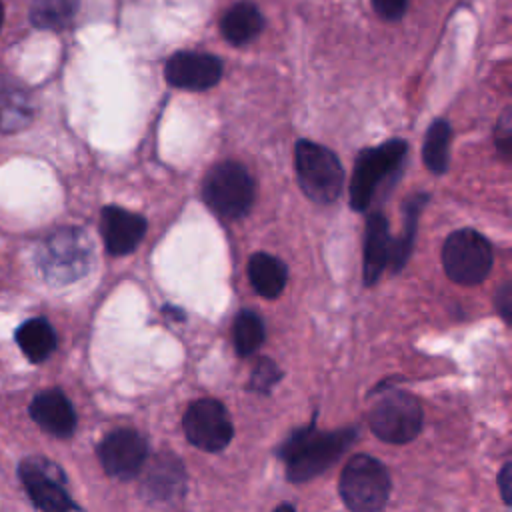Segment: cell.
Instances as JSON below:
<instances>
[{
	"mask_svg": "<svg viewBox=\"0 0 512 512\" xmlns=\"http://www.w3.org/2000/svg\"><path fill=\"white\" fill-rule=\"evenodd\" d=\"M510 144H512V136H510V114L506 112L502 116V120L496 126V146L502 150V154L508 158L510 156Z\"/></svg>",
	"mask_w": 512,
	"mask_h": 512,
	"instance_id": "26",
	"label": "cell"
},
{
	"mask_svg": "<svg viewBox=\"0 0 512 512\" xmlns=\"http://www.w3.org/2000/svg\"><path fill=\"white\" fill-rule=\"evenodd\" d=\"M406 150V142L394 138L380 146L364 148L358 154L350 180V206L356 212L366 210L382 182L398 172L406 158Z\"/></svg>",
	"mask_w": 512,
	"mask_h": 512,
	"instance_id": "5",
	"label": "cell"
},
{
	"mask_svg": "<svg viewBox=\"0 0 512 512\" xmlns=\"http://www.w3.org/2000/svg\"><path fill=\"white\" fill-rule=\"evenodd\" d=\"M248 278L262 298H276L286 286L288 268L278 256L256 252L248 262Z\"/></svg>",
	"mask_w": 512,
	"mask_h": 512,
	"instance_id": "17",
	"label": "cell"
},
{
	"mask_svg": "<svg viewBox=\"0 0 512 512\" xmlns=\"http://www.w3.org/2000/svg\"><path fill=\"white\" fill-rule=\"evenodd\" d=\"M2 20H4V8H2V2H0V26H2Z\"/></svg>",
	"mask_w": 512,
	"mask_h": 512,
	"instance_id": "31",
	"label": "cell"
},
{
	"mask_svg": "<svg viewBox=\"0 0 512 512\" xmlns=\"http://www.w3.org/2000/svg\"><path fill=\"white\" fill-rule=\"evenodd\" d=\"M494 256L490 242L472 228L452 232L442 248V264L446 276L462 286L480 284L490 268Z\"/></svg>",
	"mask_w": 512,
	"mask_h": 512,
	"instance_id": "7",
	"label": "cell"
},
{
	"mask_svg": "<svg viewBox=\"0 0 512 512\" xmlns=\"http://www.w3.org/2000/svg\"><path fill=\"white\" fill-rule=\"evenodd\" d=\"M368 424L380 440L406 444L414 440L422 428L420 402L408 392H390L372 406Z\"/></svg>",
	"mask_w": 512,
	"mask_h": 512,
	"instance_id": "8",
	"label": "cell"
},
{
	"mask_svg": "<svg viewBox=\"0 0 512 512\" xmlns=\"http://www.w3.org/2000/svg\"><path fill=\"white\" fill-rule=\"evenodd\" d=\"M92 242L80 228L68 226L50 234L36 254L42 278L52 286H64L80 280L92 266Z\"/></svg>",
	"mask_w": 512,
	"mask_h": 512,
	"instance_id": "2",
	"label": "cell"
},
{
	"mask_svg": "<svg viewBox=\"0 0 512 512\" xmlns=\"http://www.w3.org/2000/svg\"><path fill=\"white\" fill-rule=\"evenodd\" d=\"M450 138H452V128H450L448 120L438 118L430 124L426 138H424V146H422L424 164L428 166L430 172L444 174L448 170Z\"/></svg>",
	"mask_w": 512,
	"mask_h": 512,
	"instance_id": "21",
	"label": "cell"
},
{
	"mask_svg": "<svg viewBox=\"0 0 512 512\" xmlns=\"http://www.w3.org/2000/svg\"><path fill=\"white\" fill-rule=\"evenodd\" d=\"M78 0H34L30 20L42 30H62L76 16Z\"/></svg>",
	"mask_w": 512,
	"mask_h": 512,
	"instance_id": "22",
	"label": "cell"
},
{
	"mask_svg": "<svg viewBox=\"0 0 512 512\" xmlns=\"http://www.w3.org/2000/svg\"><path fill=\"white\" fill-rule=\"evenodd\" d=\"M202 196L216 216L236 220L252 208L254 180L242 164L224 160L204 176Z\"/></svg>",
	"mask_w": 512,
	"mask_h": 512,
	"instance_id": "4",
	"label": "cell"
},
{
	"mask_svg": "<svg viewBox=\"0 0 512 512\" xmlns=\"http://www.w3.org/2000/svg\"><path fill=\"white\" fill-rule=\"evenodd\" d=\"M262 14L252 2L234 4L220 20V30L230 44H246L262 30Z\"/></svg>",
	"mask_w": 512,
	"mask_h": 512,
	"instance_id": "18",
	"label": "cell"
},
{
	"mask_svg": "<svg viewBox=\"0 0 512 512\" xmlns=\"http://www.w3.org/2000/svg\"><path fill=\"white\" fill-rule=\"evenodd\" d=\"M182 426L188 442L204 452H218L226 448L234 436L226 408L214 398H200L192 402L184 414Z\"/></svg>",
	"mask_w": 512,
	"mask_h": 512,
	"instance_id": "10",
	"label": "cell"
},
{
	"mask_svg": "<svg viewBox=\"0 0 512 512\" xmlns=\"http://www.w3.org/2000/svg\"><path fill=\"white\" fill-rule=\"evenodd\" d=\"M100 234L104 246L114 256L130 254L146 234V220L120 206H106L100 214Z\"/></svg>",
	"mask_w": 512,
	"mask_h": 512,
	"instance_id": "13",
	"label": "cell"
},
{
	"mask_svg": "<svg viewBox=\"0 0 512 512\" xmlns=\"http://www.w3.org/2000/svg\"><path fill=\"white\" fill-rule=\"evenodd\" d=\"M20 478L36 508L46 512L78 510L80 506L66 492V476L54 462L32 456L20 464Z\"/></svg>",
	"mask_w": 512,
	"mask_h": 512,
	"instance_id": "9",
	"label": "cell"
},
{
	"mask_svg": "<svg viewBox=\"0 0 512 512\" xmlns=\"http://www.w3.org/2000/svg\"><path fill=\"white\" fill-rule=\"evenodd\" d=\"M356 438L354 428L320 432L314 426L300 428L282 444L278 456L286 464L290 482H306L330 468Z\"/></svg>",
	"mask_w": 512,
	"mask_h": 512,
	"instance_id": "1",
	"label": "cell"
},
{
	"mask_svg": "<svg viewBox=\"0 0 512 512\" xmlns=\"http://www.w3.org/2000/svg\"><path fill=\"white\" fill-rule=\"evenodd\" d=\"M168 84L184 90H206L222 76V62L212 54L178 52L166 62Z\"/></svg>",
	"mask_w": 512,
	"mask_h": 512,
	"instance_id": "12",
	"label": "cell"
},
{
	"mask_svg": "<svg viewBox=\"0 0 512 512\" xmlns=\"http://www.w3.org/2000/svg\"><path fill=\"white\" fill-rule=\"evenodd\" d=\"M264 322L256 312L250 310H242L236 320H234V328H232V336H234V348L238 352V356H250L254 354L262 342H264Z\"/></svg>",
	"mask_w": 512,
	"mask_h": 512,
	"instance_id": "23",
	"label": "cell"
},
{
	"mask_svg": "<svg viewBox=\"0 0 512 512\" xmlns=\"http://www.w3.org/2000/svg\"><path fill=\"white\" fill-rule=\"evenodd\" d=\"M30 416L42 430L58 438H68L76 430V412L58 388L36 394L30 404Z\"/></svg>",
	"mask_w": 512,
	"mask_h": 512,
	"instance_id": "15",
	"label": "cell"
},
{
	"mask_svg": "<svg viewBox=\"0 0 512 512\" xmlns=\"http://www.w3.org/2000/svg\"><path fill=\"white\" fill-rule=\"evenodd\" d=\"M16 342L30 362H42L56 348V332L48 320L30 318L16 330Z\"/></svg>",
	"mask_w": 512,
	"mask_h": 512,
	"instance_id": "19",
	"label": "cell"
},
{
	"mask_svg": "<svg viewBox=\"0 0 512 512\" xmlns=\"http://www.w3.org/2000/svg\"><path fill=\"white\" fill-rule=\"evenodd\" d=\"M390 256V236L388 222L382 212H372L366 220L364 238V284L372 286L378 282L380 274Z\"/></svg>",
	"mask_w": 512,
	"mask_h": 512,
	"instance_id": "16",
	"label": "cell"
},
{
	"mask_svg": "<svg viewBox=\"0 0 512 512\" xmlns=\"http://www.w3.org/2000/svg\"><path fill=\"white\" fill-rule=\"evenodd\" d=\"M428 194L426 192H420V194H414L406 200L404 204V234L394 242L392 246V268L394 272L402 270L406 260L410 258L412 254V248H414V238H416V228H418V216L424 208V204L428 202Z\"/></svg>",
	"mask_w": 512,
	"mask_h": 512,
	"instance_id": "20",
	"label": "cell"
},
{
	"mask_svg": "<svg viewBox=\"0 0 512 512\" xmlns=\"http://www.w3.org/2000/svg\"><path fill=\"white\" fill-rule=\"evenodd\" d=\"M146 440L130 428L110 432L98 444V458L104 472L116 480H132L146 462Z\"/></svg>",
	"mask_w": 512,
	"mask_h": 512,
	"instance_id": "11",
	"label": "cell"
},
{
	"mask_svg": "<svg viewBox=\"0 0 512 512\" xmlns=\"http://www.w3.org/2000/svg\"><path fill=\"white\" fill-rule=\"evenodd\" d=\"M376 12L386 20H398L404 14L406 0H372Z\"/></svg>",
	"mask_w": 512,
	"mask_h": 512,
	"instance_id": "25",
	"label": "cell"
},
{
	"mask_svg": "<svg viewBox=\"0 0 512 512\" xmlns=\"http://www.w3.org/2000/svg\"><path fill=\"white\" fill-rule=\"evenodd\" d=\"M498 484H500V494L504 504H512V464L506 462L498 474Z\"/></svg>",
	"mask_w": 512,
	"mask_h": 512,
	"instance_id": "28",
	"label": "cell"
},
{
	"mask_svg": "<svg viewBox=\"0 0 512 512\" xmlns=\"http://www.w3.org/2000/svg\"><path fill=\"white\" fill-rule=\"evenodd\" d=\"M186 472L180 458L172 454H158L148 466L140 484L142 498L148 502H172L184 494Z\"/></svg>",
	"mask_w": 512,
	"mask_h": 512,
	"instance_id": "14",
	"label": "cell"
},
{
	"mask_svg": "<svg viewBox=\"0 0 512 512\" xmlns=\"http://www.w3.org/2000/svg\"><path fill=\"white\" fill-rule=\"evenodd\" d=\"M276 510H294V506L292 504H280Z\"/></svg>",
	"mask_w": 512,
	"mask_h": 512,
	"instance_id": "30",
	"label": "cell"
},
{
	"mask_svg": "<svg viewBox=\"0 0 512 512\" xmlns=\"http://www.w3.org/2000/svg\"><path fill=\"white\" fill-rule=\"evenodd\" d=\"M282 378V370L276 366L274 360L262 356L258 358L252 376H250V390L258 392V394H270L274 384Z\"/></svg>",
	"mask_w": 512,
	"mask_h": 512,
	"instance_id": "24",
	"label": "cell"
},
{
	"mask_svg": "<svg viewBox=\"0 0 512 512\" xmlns=\"http://www.w3.org/2000/svg\"><path fill=\"white\" fill-rule=\"evenodd\" d=\"M496 308L504 318V322L512 320V286L508 282L496 294Z\"/></svg>",
	"mask_w": 512,
	"mask_h": 512,
	"instance_id": "27",
	"label": "cell"
},
{
	"mask_svg": "<svg viewBox=\"0 0 512 512\" xmlns=\"http://www.w3.org/2000/svg\"><path fill=\"white\" fill-rule=\"evenodd\" d=\"M164 314H170V316H172L174 320H178V322L184 320V312L178 310V308H174V306H164Z\"/></svg>",
	"mask_w": 512,
	"mask_h": 512,
	"instance_id": "29",
	"label": "cell"
},
{
	"mask_svg": "<svg viewBox=\"0 0 512 512\" xmlns=\"http://www.w3.org/2000/svg\"><path fill=\"white\" fill-rule=\"evenodd\" d=\"M338 490L350 510L376 512L388 500L390 478L380 460L368 454H356L342 468Z\"/></svg>",
	"mask_w": 512,
	"mask_h": 512,
	"instance_id": "6",
	"label": "cell"
},
{
	"mask_svg": "<svg viewBox=\"0 0 512 512\" xmlns=\"http://www.w3.org/2000/svg\"><path fill=\"white\" fill-rule=\"evenodd\" d=\"M294 158L298 184L310 200L318 204L338 200L344 186V168L330 148L310 140H298Z\"/></svg>",
	"mask_w": 512,
	"mask_h": 512,
	"instance_id": "3",
	"label": "cell"
}]
</instances>
